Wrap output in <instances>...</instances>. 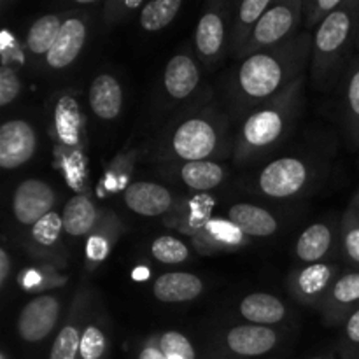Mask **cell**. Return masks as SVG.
<instances>
[{"instance_id":"8","label":"cell","mask_w":359,"mask_h":359,"mask_svg":"<svg viewBox=\"0 0 359 359\" xmlns=\"http://www.w3.org/2000/svg\"><path fill=\"white\" fill-rule=\"evenodd\" d=\"M231 14L221 2L209 4L198 20L193 35V44L198 60L207 67H212L230 51Z\"/></svg>"},{"instance_id":"38","label":"cell","mask_w":359,"mask_h":359,"mask_svg":"<svg viewBox=\"0 0 359 359\" xmlns=\"http://www.w3.org/2000/svg\"><path fill=\"white\" fill-rule=\"evenodd\" d=\"M156 342L165 359H196L195 347L184 333L170 330L158 335Z\"/></svg>"},{"instance_id":"35","label":"cell","mask_w":359,"mask_h":359,"mask_svg":"<svg viewBox=\"0 0 359 359\" xmlns=\"http://www.w3.org/2000/svg\"><path fill=\"white\" fill-rule=\"evenodd\" d=\"M339 237L340 251L346 262L353 266V270H359V214L353 203L344 210L339 224Z\"/></svg>"},{"instance_id":"41","label":"cell","mask_w":359,"mask_h":359,"mask_svg":"<svg viewBox=\"0 0 359 359\" xmlns=\"http://www.w3.org/2000/svg\"><path fill=\"white\" fill-rule=\"evenodd\" d=\"M21 91V79L18 76L16 69L7 63H4L0 69V105L7 107L13 104Z\"/></svg>"},{"instance_id":"2","label":"cell","mask_w":359,"mask_h":359,"mask_svg":"<svg viewBox=\"0 0 359 359\" xmlns=\"http://www.w3.org/2000/svg\"><path fill=\"white\" fill-rule=\"evenodd\" d=\"M156 154L165 163L223 160L233 154L230 121L214 104L198 105L165 130Z\"/></svg>"},{"instance_id":"44","label":"cell","mask_w":359,"mask_h":359,"mask_svg":"<svg viewBox=\"0 0 359 359\" xmlns=\"http://www.w3.org/2000/svg\"><path fill=\"white\" fill-rule=\"evenodd\" d=\"M137 359H165L163 353H161L160 347H158L156 337H153V339H149L146 344H144L142 349H140L139 353V358Z\"/></svg>"},{"instance_id":"22","label":"cell","mask_w":359,"mask_h":359,"mask_svg":"<svg viewBox=\"0 0 359 359\" xmlns=\"http://www.w3.org/2000/svg\"><path fill=\"white\" fill-rule=\"evenodd\" d=\"M339 86L344 135L351 149H359V53L351 60Z\"/></svg>"},{"instance_id":"36","label":"cell","mask_w":359,"mask_h":359,"mask_svg":"<svg viewBox=\"0 0 359 359\" xmlns=\"http://www.w3.org/2000/svg\"><path fill=\"white\" fill-rule=\"evenodd\" d=\"M149 255L161 265H181L188 262L191 251L182 238L174 235H161L151 242Z\"/></svg>"},{"instance_id":"45","label":"cell","mask_w":359,"mask_h":359,"mask_svg":"<svg viewBox=\"0 0 359 359\" xmlns=\"http://www.w3.org/2000/svg\"><path fill=\"white\" fill-rule=\"evenodd\" d=\"M349 203H353V207H354V209H356V212L359 214V189H358L356 193H354V196H353V198H351Z\"/></svg>"},{"instance_id":"15","label":"cell","mask_w":359,"mask_h":359,"mask_svg":"<svg viewBox=\"0 0 359 359\" xmlns=\"http://www.w3.org/2000/svg\"><path fill=\"white\" fill-rule=\"evenodd\" d=\"M123 202L132 212L146 217H167L179 198L167 186L151 181L132 182L123 191Z\"/></svg>"},{"instance_id":"43","label":"cell","mask_w":359,"mask_h":359,"mask_svg":"<svg viewBox=\"0 0 359 359\" xmlns=\"http://www.w3.org/2000/svg\"><path fill=\"white\" fill-rule=\"evenodd\" d=\"M11 270H13V259L6 248L0 249V290H6L7 283L11 279Z\"/></svg>"},{"instance_id":"37","label":"cell","mask_w":359,"mask_h":359,"mask_svg":"<svg viewBox=\"0 0 359 359\" xmlns=\"http://www.w3.org/2000/svg\"><path fill=\"white\" fill-rule=\"evenodd\" d=\"M65 280V277L60 276L58 269H55L51 265H42V263H39L37 269L25 270L20 277L21 286L37 294H44L51 287L63 286Z\"/></svg>"},{"instance_id":"29","label":"cell","mask_w":359,"mask_h":359,"mask_svg":"<svg viewBox=\"0 0 359 359\" xmlns=\"http://www.w3.org/2000/svg\"><path fill=\"white\" fill-rule=\"evenodd\" d=\"M123 88L116 76L102 72L91 81L88 90V104L91 112L102 121H112L123 111Z\"/></svg>"},{"instance_id":"13","label":"cell","mask_w":359,"mask_h":359,"mask_svg":"<svg viewBox=\"0 0 359 359\" xmlns=\"http://www.w3.org/2000/svg\"><path fill=\"white\" fill-rule=\"evenodd\" d=\"M58 202V193L42 179H25L13 193V216L21 226L32 228L37 221L53 212Z\"/></svg>"},{"instance_id":"26","label":"cell","mask_w":359,"mask_h":359,"mask_svg":"<svg viewBox=\"0 0 359 359\" xmlns=\"http://www.w3.org/2000/svg\"><path fill=\"white\" fill-rule=\"evenodd\" d=\"M125 230V224L118 214L105 209L98 226L86 238V262L90 269H95L109 258Z\"/></svg>"},{"instance_id":"46","label":"cell","mask_w":359,"mask_h":359,"mask_svg":"<svg viewBox=\"0 0 359 359\" xmlns=\"http://www.w3.org/2000/svg\"><path fill=\"white\" fill-rule=\"evenodd\" d=\"M356 51L359 53V18H358V30H356Z\"/></svg>"},{"instance_id":"5","label":"cell","mask_w":359,"mask_h":359,"mask_svg":"<svg viewBox=\"0 0 359 359\" xmlns=\"http://www.w3.org/2000/svg\"><path fill=\"white\" fill-rule=\"evenodd\" d=\"M51 137L55 142L56 168L69 184L79 189L86 182V116L76 95L63 91L56 97L51 112Z\"/></svg>"},{"instance_id":"30","label":"cell","mask_w":359,"mask_h":359,"mask_svg":"<svg viewBox=\"0 0 359 359\" xmlns=\"http://www.w3.org/2000/svg\"><path fill=\"white\" fill-rule=\"evenodd\" d=\"M226 217L249 238H269L279 231V219L265 207L238 202L228 209Z\"/></svg>"},{"instance_id":"21","label":"cell","mask_w":359,"mask_h":359,"mask_svg":"<svg viewBox=\"0 0 359 359\" xmlns=\"http://www.w3.org/2000/svg\"><path fill=\"white\" fill-rule=\"evenodd\" d=\"M200 81H202L200 63L188 49L175 53L165 65L163 90L172 100L182 102L191 97L200 86Z\"/></svg>"},{"instance_id":"32","label":"cell","mask_w":359,"mask_h":359,"mask_svg":"<svg viewBox=\"0 0 359 359\" xmlns=\"http://www.w3.org/2000/svg\"><path fill=\"white\" fill-rule=\"evenodd\" d=\"M111 319L107 318L98 304L91 305L86 328L81 337L79 356L77 359H105L111 351Z\"/></svg>"},{"instance_id":"47","label":"cell","mask_w":359,"mask_h":359,"mask_svg":"<svg viewBox=\"0 0 359 359\" xmlns=\"http://www.w3.org/2000/svg\"><path fill=\"white\" fill-rule=\"evenodd\" d=\"M0 359H9V358H7L6 353H2V354H0Z\"/></svg>"},{"instance_id":"42","label":"cell","mask_w":359,"mask_h":359,"mask_svg":"<svg viewBox=\"0 0 359 359\" xmlns=\"http://www.w3.org/2000/svg\"><path fill=\"white\" fill-rule=\"evenodd\" d=\"M342 347L349 358L359 356V309L342 325Z\"/></svg>"},{"instance_id":"28","label":"cell","mask_w":359,"mask_h":359,"mask_svg":"<svg viewBox=\"0 0 359 359\" xmlns=\"http://www.w3.org/2000/svg\"><path fill=\"white\" fill-rule=\"evenodd\" d=\"M237 311L249 325L269 326V328L280 325L287 318L286 304L279 297L265 291L249 293L248 297L242 298Z\"/></svg>"},{"instance_id":"27","label":"cell","mask_w":359,"mask_h":359,"mask_svg":"<svg viewBox=\"0 0 359 359\" xmlns=\"http://www.w3.org/2000/svg\"><path fill=\"white\" fill-rule=\"evenodd\" d=\"M104 210L105 209L98 207L93 202V198H90L86 193H77V195H74L65 203V207L62 210L65 235H69L72 238H88V235L100 223L102 216H104Z\"/></svg>"},{"instance_id":"19","label":"cell","mask_w":359,"mask_h":359,"mask_svg":"<svg viewBox=\"0 0 359 359\" xmlns=\"http://www.w3.org/2000/svg\"><path fill=\"white\" fill-rule=\"evenodd\" d=\"M279 344V332L269 326L238 325L223 335V346L238 358H258L272 353Z\"/></svg>"},{"instance_id":"25","label":"cell","mask_w":359,"mask_h":359,"mask_svg":"<svg viewBox=\"0 0 359 359\" xmlns=\"http://www.w3.org/2000/svg\"><path fill=\"white\" fill-rule=\"evenodd\" d=\"M202 277L189 272H167L156 277L151 293L161 304H188L202 297Z\"/></svg>"},{"instance_id":"6","label":"cell","mask_w":359,"mask_h":359,"mask_svg":"<svg viewBox=\"0 0 359 359\" xmlns=\"http://www.w3.org/2000/svg\"><path fill=\"white\" fill-rule=\"evenodd\" d=\"M304 25V0H280L273 2L259 20L251 39L238 55V60H245L259 51L277 48L284 42L300 35Z\"/></svg>"},{"instance_id":"24","label":"cell","mask_w":359,"mask_h":359,"mask_svg":"<svg viewBox=\"0 0 359 359\" xmlns=\"http://www.w3.org/2000/svg\"><path fill=\"white\" fill-rule=\"evenodd\" d=\"M175 179L195 193H209L219 188L228 177V168L221 161H186L168 163Z\"/></svg>"},{"instance_id":"12","label":"cell","mask_w":359,"mask_h":359,"mask_svg":"<svg viewBox=\"0 0 359 359\" xmlns=\"http://www.w3.org/2000/svg\"><path fill=\"white\" fill-rule=\"evenodd\" d=\"M62 300L55 293L37 294L21 309L18 318V333L21 340L37 344L48 339L60 323Z\"/></svg>"},{"instance_id":"34","label":"cell","mask_w":359,"mask_h":359,"mask_svg":"<svg viewBox=\"0 0 359 359\" xmlns=\"http://www.w3.org/2000/svg\"><path fill=\"white\" fill-rule=\"evenodd\" d=\"M182 0H153L146 2L139 14V27L144 32H160L177 18Z\"/></svg>"},{"instance_id":"7","label":"cell","mask_w":359,"mask_h":359,"mask_svg":"<svg viewBox=\"0 0 359 359\" xmlns=\"http://www.w3.org/2000/svg\"><path fill=\"white\" fill-rule=\"evenodd\" d=\"M314 179V168L300 156H280L266 163L255 179L259 195L273 200H290L304 195Z\"/></svg>"},{"instance_id":"9","label":"cell","mask_w":359,"mask_h":359,"mask_svg":"<svg viewBox=\"0 0 359 359\" xmlns=\"http://www.w3.org/2000/svg\"><path fill=\"white\" fill-rule=\"evenodd\" d=\"M340 276H342V269L337 263L326 262L316 263V265H300L291 270L287 276V293L304 307L319 311Z\"/></svg>"},{"instance_id":"20","label":"cell","mask_w":359,"mask_h":359,"mask_svg":"<svg viewBox=\"0 0 359 359\" xmlns=\"http://www.w3.org/2000/svg\"><path fill=\"white\" fill-rule=\"evenodd\" d=\"M214 205L216 202L209 193H195L186 198H179L175 209L167 217H163V224L191 238L196 231L202 230L212 219Z\"/></svg>"},{"instance_id":"18","label":"cell","mask_w":359,"mask_h":359,"mask_svg":"<svg viewBox=\"0 0 359 359\" xmlns=\"http://www.w3.org/2000/svg\"><path fill=\"white\" fill-rule=\"evenodd\" d=\"M359 309V270L344 272L337 279L328 297L323 302L321 318L330 328L342 326L346 319Z\"/></svg>"},{"instance_id":"11","label":"cell","mask_w":359,"mask_h":359,"mask_svg":"<svg viewBox=\"0 0 359 359\" xmlns=\"http://www.w3.org/2000/svg\"><path fill=\"white\" fill-rule=\"evenodd\" d=\"M95 302V293L88 284H81L79 290L74 294L67 318L60 326L56 339L51 346L49 359H77L79 356L81 337L86 328L88 318H90L91 305Z\"/></svg>"},{"instance_id":"16","label":"cell","mask_w":359,"mask_h":359,"mask_svg":"<svg viewBox=\"0 0 359 359\" xmlns=\"http://www.w3.org/2000/svg\"><path fill=\"white\" fill-rule=\"evenodd\" d=\"M84 14L86 13H76L65 18L51 51L44 58L49 69L63 70L79 58L81 51L86 46L88 32H90L88 16H84Z\"/></svg>"},{"instance_id":"17","label":"cell","mask_w":359,"mask_h":359,"mask_svg":"<svg viewBox=\"0 0 359 359\" xmlns=\"http://www.w3.org/2000/svg\"><path fill=\"white\" fill-rule=\"evenodd\" d=\"M189 242L198 255L210 256L237 252L238 249L248 245L249 237L228 217L214 216L202 230H198L189 238Z\"/></svg>"},{"instance_id":"3","label":"cell","mask_w":359,"mask_h":359,"mask_svg":"<svg viewBox=\"0 0 359 359\" xmlns=\"http://www.w3.org/2000/svg\"><path fill=\"white\" fill-rule=\"evenodd\" d=\"M305 81L307 74L242 118L233 135V158L237 163L262 160L286 140L300 118Z\"/></svg>"},{"instance_id":"1","label":"cell","mask_w":359,"mask_h":359,"mask_svg":"<svg viewBox=\"0 0 359 359\" xmlns=\"http://www.w3.org/2000/svg\"><path fill=\"white\" fill-rule=\"evenodd\" d=\"M311 53L312 32L302 30L300 35L277 48L241 60L230 86L238 114L245 116L305 76L311 65Z\"/></svg>"},{"instance_id":"33","label":"cell","mask_w":359,"mask_h":359,"mask_svg":"<svg viewBox=\"0 0 359 359\" xmlns=\"http://www.w3.org/2000/svg\"><path fill=\"white\" fill-rule=\"evenodd\" d=\"M65 18V14L62 13H49L35 20L25 37V48L28 49V53L46 58L62 30Z\"/></svg>"},{"instance_id":"10","label":"cell","mask_w":359,"mask_h":359,"mask_svg":"<svg viewBox=\"0 0 359 359\" xmlns=\"http://www.w3.org/2000/svg\"><path fill=\"white\" fill-rule=\"evenodd\" d=\"M63 233L65 230H63L62 212L53 210L41 221H37L34 226L28 228L25 248L37 263L62 270L69 263V252L63 244Z\"/></svg>"},{"instance_id":"23","label":"cell","mask_w":359,"mask_h":359,"mask_svg":"<svg viewBox=\"0 0 359 359\" xmlns=\"http://www.w3.org/2000/svg\"><path fill=\"white\" fill-rule=\"evenodd\" d=\"M337 242H340V237H337L335 228L325 221H318L300 233L293 249L294 258L302 265L326 263L325 259L332 256Z\"/></svg>"},{"instance_id":"14","label":"cell","mask_w":359,"mask_h":359,"mask_svg":"<svg viewBox=\"0 0 359 359\" xmlns=\"http://www.w3.org/2000/svg\"><path fill=\"white\" fill-rule=\"evenodd\" d=\"M37 151V133L32 123L11 119L0 126V167L14 170L23 167Z\"/></svg>"},{"instance_id":"31","label":"cell","mask_w":359,"mask_h":359,"mask_svg":"<svg viewBox=\"0 0 359 359\" xmlns=\"http://www.w3.org/2000/svg\"><path fill=\"white\" fill-rule=\"evenodd\" d=\"M273 2L276 0H244L238 4L237 11L231 16L230 27V55L233 58H238L262 16L272 7Z\"/></svg>"},{"instance_id":"48","label":"cell","mask_w":359,"mask_h":359,"mask_svg":"<svg viewBox=\"0 0 359 359\" xmlns=\"http://www.w3.org/2000/svg\"><path fill=\"white\" fill-rule=\"evenodd\" d=\"M311 359H326V358H311Z\"/></svg>"},{"instance_id":"4","label":"cell","mask_w":359,"mask_h":359,"mask_svg":"<svg viewBox=\"0 0 359 359\" xmlns=\"http://www.w3.org/2000/svg\"><path fill=\"white\" fill-rule=\"evenodd\" d=\"M359 0H344L312 34L311 79L319 90L340 84L351 60L356 55Z\"/></svg>"},{"instance_id":"40","label":"cell","mask_w":359,"mask_h":359,"mask_svg":"<svg viewBox=\"0 0 359 359\" xmlns=\"http://www.w3.org/2000/svg\"><path fill=\"white\" fill-rule=\"evenodd\" d=\"M344 0H304V28L305 32L314 34L319 25L332 13H335Z\"/></svg>"},{"instance_id":"39","label":"cell","mask_w":359,"mask_h":359,"mask_svg":"<svg viewBox=\"0 0 359 359\" xmlns=\"http://www.w3.org/2000/svg\"><path fill=\"white\" fill-rule=\"evenodd\" d=\"M146 2L142 0H109L105 2L102 11V23L105 28H114L125 23L126 20L135 14V11H142Z\"/></svg>"}]
</instances>
